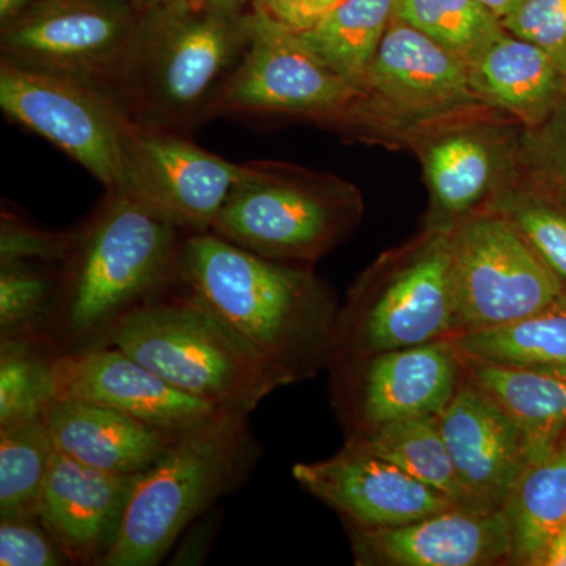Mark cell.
<instances>
[{"mask_svg":"<svg viewBox=\"0 0 566 566\" xmlns=\"http://www.w3.org/2000/svg\"><path fill=\"white\" fill-rule=\"evenodd\" d=\"M126 191L185 233L211 232L244 164L203 150L192 136L128 117L123 136Z\"/></svg>","mask_w":566,"mask_h":566,"instance_id":"cell-11","label":"cell"},{"mask_svg":"<svg viewBox=\"0 0 566 566\" xmlns=\"http://www.w3.org/2000/svg\"><path fill=\"white\" fill-rule=\"evenodd\" d=\"M43 417L62 453L117 475L144 474L178 433L74 398H55Z\"/></svg>","mask_w":566,"mask_h":566,"instance_id":"cell-20","label":"cell"},{"mask_svg":"<svg viewBox=\"0 0 566 566\" xmlns=\"http://www.w3.org/2000/svg\"><path fill=\"white\" fill-rule=\"evenodd\" d=\"M342 2H345V0H312L311 13L314 24L316 21L322 20L324 14L329 13L335 7L340 6Z\"/></svg>","mask_w":566,"mask_h":566,"instance_id":"cell-41","label":"cell"},{"mask_svg":"<svg viewBox=\"0 0 566 566\" xmlns=\"http://www.w3.org/2000/svg\"><path fill=\"white\" fill-rule=\"evenodd\" d=\"M512 527L513 558L543 565L566 527V446L535 458L505 505Z\"/></svg>","mask_w":566,"mask_h":566,"instance_id":"cell-23","label":"cell"},{"mask_svg":"<svg viewBox=\"0 0 566 566\" xmlns=\"http://www.w3.org/2000/svg\"><path fill=\"white\" fill-rule=\"evenodd\" d=\"M359 560L400 566H475L513 557L512 527L505 510L453 506L398 527L354 531Z\"/></svg>","mask_w":566,"mask_h":566,"instance_id":"cell-17","label":"cell"},{"mask_svg":"<svg viewBox=\"0 0 566 566\" xmlns=\"http://www.w3.org/2000/svg\"><path fill=\"white\" fill-rule=\"evenodd\" d=\"M465 365L472 382L490 394L526 431L534 460L549 452L554 438L566 427V370L475 359H465Z\"/></svg>","mask_w":566,"mask_h":566,"instance_id":"cell-22","label":"cell"},{"mask_svg":"<svg viewBox=\"0 0 566 566\" xmlns=\"http://www.w3.org/2000/svg\"><path fill=\"white\" fill-rule=\"evenodd\" d=\"M128 2L134 3V6L142 11H148L155 9V7L161 6V3L167 2V0H128Z\"/></svg>","mask_w":566,"mask_h":566,"instance_id":"cell-42","label":"cell"},{"mask_svg":"<svg viewBox=\"0 0 566 566\" xmlns=\"http://www.w3.org/2000/svg\"><path fill=\"white\" fill-rule=\"evenodd\" d=\"M452 345L465 359L566 370V308L558 303L517 322L455 335Z\"/></svg>","mask_w":566,"mask_h":566,"instance_id":"cell-25","label":"cell"},{"mask_svg":"<svg viewBox=\"0 0 566 566\" xmlns=\"http://www.w3.org/2000/svg\"><path fill=\"white\" fill-rule=\"evenodd\" d=\"M363 95L300 32L273 20L256 2L251 41L219 99L216 118L290 114L329 120Z\"/></svg>","mask_w":566,"mask_h":566,"instance_id":"cell-10","label":"cell"},{"mask_svg":"<svg viewBox=\"0 0 566 566\" xmlns=\"http://www.w3.org/2000/svg\"><path fill=\"white\" fill-rule=\"evenodd\" d=\"M0 107L10 120L61 148L106 191L125 185L129 115L114 96L61 74L0 62Z\"/></svg>","mask_w":566,"mask_h":566,"instance_id":"cell-9","label":"cell"},{"mask_svg":"<svg viewBox=\"0 0 566 566\" xmlns=\"http://www.w3.org/2000/svg\"><path fill=\"white\" fill-rule=\"evenodd\" d=\"M546 566H566V527L560 535L557 536L554 545L551 546L549 553L543 562Z\"/></svg>","mask_w":566,"mask_h":566,"instance_id":"cell-39","label":"cell"},{"mask_svg":"<svg viewBox=\"0 0 566 566\" xmlns=\"http://www.w3.org/2000/svg\"><path fill=\"white\" fill-rule=\"evenodd\" d=\"M59 354L48 335L0 337V427L44 415L57 398Z\"/></svg>","mask_w":566,"mask_h":566,"instance_id":"cell-28","label":"cell"},{"mask_svg":"<svg viewBox=\"0 0 566 566\" xmlns=\"http://www.w3.org/2000/svg\"><path fill=\"white\" fill-rule=\"evenodd\" d=\"M438 422L469 506L505 510L534 460L526 431L474 382L458 387Z\"/></svg>","mask_w":566,"mask_h":566,"instance_id":"cell-14","label":"cell"},{"mask_svg":"<svg viewBox=\"0 0 566 566\" xmlns=\"http://www.w3.org/2000/svg\"><path fill=\"white\" fill-rule=\"evenodd\" d=\"M256 0H167L145 11L120 104L134 120L188 136L216 118L251 41Z\"/></svg>","mask_w":566,"mask_h":566,"instance_id":"cell-3","label":"cell"},{"mask_svg":"<svg viewBox=\"0 0 566 566\" xmlns=\"http://www.w3.org/2000/svg\"><path fill=\"white\" fill-rule=\"evenodd\" d=\"M35 2L39 0H0V25L13 20Z\"/></svg>","mask_w":566,"mask_h":566,"instance_id":"cell-38","label":"cell"},{"mask_svg":"<svg viewBox=\"0 0 566 566\" xmlns=\"http://www.w3.org/2000/svg\"><path fill=\"white\" fill-rule=\"evenodd\" d=\"M59 285V266L0 263V337L48 335Z\"/></svg>","mask_w":566,"mask_h":566,"instance_id":"cell-30","label":"cell"},{"mask_svg":"<svg viewBox=\"0 0 566 566\" xmlns=\"http://www.w3.org/2000/svg\"><path fill=\"white\" fill-rule=\"evenodd\" d=\"M178 282L290 382L333 359L337 311L314 275L200 232L182 241Z\"/></svg>","mask_w":566,"mask_h":566,"instance_id":"cell-2","label":"cell"},{"mask_svg":"<svg viewBox=\"0 0 566 566\" xmlns=\"http://www.w3.org/2000/svg\"><path fill=\"white\" fill-rule=\"evenodd\" d=\"M480 2H482L495 18L502 20L510 11L515 10L523 0H480Z\"/></svg>","mask_w":566,"mask_h":566,"instance_id":"cell-40","label":"cell"},{"mask_svg":"<svg viewBox=\"0 0 566 566\" xmlns=\"http://www.w3.org/2000/svg\"><path fill=\"white\" fill-rule=\"evenodd\" d=\"M54 370L57 398L107 406L166 430H185L219 411L114 345L61 353Z\"/></svg>","mask_w":566,"mask_h":566,"instance_id":"cell-15","label":"cell"},{"mask_svg":"<svg viewBox=\"0 0 566 566\" xmlns=\"http://www.w3.org/2000/svg\"><path fill=\"white\" fill-rule=\"evenodd\" d=\"M365 91L409 114L447 111L475 95L468 63L397 17L376 51Z\"/></svg>","mask_w":566,"mask_h":566,"instance_id":"cell-19","label":"cell"},{"mask_svg":"<svg viewBox=\"0 0 566 566\" xmlns=\"http://www.w3.org/2000/svg\"><path fill=\"white\" fill-rule=\"evenodd\" d=\"M186 234L126 189H109L74 229L59 266L48 337L61 353L107 344L134 308L172 290Z\"/></svg>","mask_w":566,"mask_h":566,"instance_id":"cell-1","label":"cell"},{"mask_svg":"<svg viewBox=\"0 0 566 566\" xmlns=\"http://www.w3.org/2000/svg\"><path fill=\"white\" fill-rule=\"evenodd\" d=\"M427 175L438 203L457 214L485 192L493 175V159L486 145L475 137H447L428 151Z\"/></svg>","mask_w":566,"mask_h":566,"instance_id":"cell-31","label":"cell"},{"mask_svg":"<svg viewBox=\"0 0 566 566\" xmlns=\"http://www.w3.org/2000/svg\"><path fill=\"white\" fill-rule=\"evenodd\" d=\"M455 335L527 318L562 300V282L509 219L482 216L452 237Z\"/></svg>","mask_w":566,"mask_h":566,"instance_id":"cell-8","label":"cell"},{"mask_svg":"<svg viewBox=\"0 0 566 566\" xmlns=\"http://www.w3.org/2000/svg\"><path fill=\"white\" fill-rule=\"evenodd\" d=\"M455 329L452 238H438L376 296L338 318L333 359L431 344Z\"/></svg>","mask_w":566,"mask_h":566,"instance_id":"cell-12","label":"cell"},{"mask_svg":"<svg viewBox=\"0 0 566 566\" xmlns=\"http://www.w3.org/2000/svg\"><path fill=\"white\" fill-rule=\"evenodd\" d=\"M353 375V405L365 431L415 417L439 416L457 394L460 354L452 342L389 349L360 357Z\"/></svg>","mask_w":566,"mask_h":566,"instance_id":"cell-18","label":"cell"},{"mask_svg":"<svg viewBox=\"0 0 566 566\" xmlns=\"http://www.w3.org/2000/svg\"><path fill=\"white\" fill-rule=\"evenodd\" d=\"M144 13L128 0H39L0 25V62L84 82L120 103Z\"/></svg>","mask_w":566,"mask_h":566,"instance_id":"cell-6","label":"cell"},{"mask_svg":"<svg viewBox=\"0 0 566 566\" xmlns=\"http://www.w3.org/2000/svg\"><path fill=\"white\" fill-rule=\"evenodd\" d=\"M106 345L219 409L251 415L279 386L292 385L180 282L129 312Z\"/></svg>","mask_w":566,"mask_h":566,"instance_id":"cell-5","label":"cell"},{"mask_svg":"<svg viewBox=\"0 0 566 566\" xmlns=\"http://www.w3.org/2000/svg\"><path fill=\"white\" fill-rule=\"evenodd\" d=\"M65 554L39 517H0V565L61 566Z\"/></svg>","mask_w":566,"mask_h":566,"instance_id":"cell-34","label":"cell"},{"mask_svg":"<svg viewBox=\"0 0 566 566\" xmlns=\"http://www.w3.org/2000/svg\"><path fill=\"white\" fill-rule=\"evenodd\" d=\"M293 475L354 527L405 526L458 506L403 469L368 452L356 438L329 460L294 465Z\"/></svg>","mask_w":566,"mask_h":566,"instance_id":"cell-13","label":"cell"},{"mask_svg":"<svg viewBox=\"0 0 566 566\" xmlns=\"http://www.w3.org/2000/svg\"><path fill=\"white\" fill-rule=\"evenodd\" d=\"M55 452L43 416L0 427V517H39Z\"/></svg>","mask_w":566,"mask_h":566,"instance_id":"cell-27","label":"cell"},{"mask_svg":"<svg viewBox=\"0 0 566 566\" xmlns=\"http://www.w3.org/2000/svg\"><path fill=\"white\" fill-rule=\"evenodd\" d=\"M535 159L546 177L566 193V109L557 112L536 137Z\"/></svg>","mask_w":566,"mask_h":566,"instance_id":"cell-36","label":"cell"},{"mask_svg":"<svg viewBox=\"0 0 566 566\" xmlns=\"http://www.w3.org/2000/svg\"><path fill=\"white\" fill-rule=\"evenodd\" d=\"M395 17L465 63L502 29L501 20L480 0H398Z\"/></svg>","mask_w":566,"mask_h":566,"instance_id":"cell-29","label":"cell"},{"mask_svg":"<svg viewBox=\"0 0 566 566\" xmlns=\"http://www.w3.org/2000/svg\"><path fill=\"white\" fill-rule=\"evenodd\" d=\"M137 479L99 471L57 449L39 520L69 564L102 566L120 534Z\"/></svg>","mask_w":566,"mask_h":566,"instance_id":"cell-16","label":"cell"},{"mask_svg":"<svg viewBox=\"0 0 566 566\" xmlns=\"http://www.w3.org/2000/svg\"><path fill=\"white\" fill-rule=\"evenodd\" d=\"M398 0H345L301 32L307 46L335 73L364 91L376 51Z\"/></svg>","mask_w":566,"mask_h":566,"instance_id":"cell-24","label":"cell"},{"mask_svg":"<svg viewBox=\"0 0 566 566\" xmlns=\"http://www.w3.org/2000/svg\"><path fill=\"white\" fill-rule=\"evenodd\" d=\"M356 439L368 452L403 469L423 485L452 499L458 506L471 509L463 486L458 482L438 416L378 424Z\"/></svg>","mask_w":566,"mask_h":566,"instance_id":"cell-26","label":"cell"},{"mask_svg":"<svg viewBox=\"0 0 566 566\" xmlns=\"http://www.w3.org/2000/svg\"><path fill=\"white\" fill-rule=\"evenodd\" d=\"M512 222L558 281L566 282L565 216L547 205L523 202L513 208Z\"/></svg>","mask_w":566,"mask_h":566,"instance_id":"cell-35","label":"cell"},{"mask_svg":"<svg viewBox=\"0 0 566 566\" xmlns=\"http://www.w3.org/2000/svg\"><path fill=\"white\" fill-rule=\"evenodd\" d=\"M468 66L475 93L523 118L545 114L565 77L542 48L504 28L480 48Z\"/></svg>","mask_w":566,"mask_h":566,"instance_id":"cell-21","label":"cell"},{"mask_svg":"<svg viewBox=\"0 0 566 566\" xmlns=\"http://www.w3.org/2000/svg\"><path fill=\"white\" fill-rule=\"evenodd\" d=\"M256 461L248 412L219 409L178 431L137 479L120 534L102 566L161 564L189 524L248 482Z\"/></svg>","mask_w":566,"mask_h":566,"instance_id":"cell-4","label":"cell"},{"mask_svg":"<svg viewBox=\"0 0 566 566\" xmlns=\"http://www.w3.org/2000/svg\"><path fill=\"white\" fill-rule=\"evenodd\" d=\"M501 24L542 48L566 76V0H523Z\"/></svg>","mask_w":566,"mask_h":566,"instance_id":"cell-33","label":"cell"},{"mask_svg":"<svg viewBox=\"0 0 566 566\" xmlns=\"http://www.w3.org/2000/svg\"><path fill=\"white\" fill-rule=\"evenodd\" d=\"M348 193L275 163H248L211 232L282 262L314 260L352 219Z\"/></svg>","mask_w":566,"mask_h":566,"instance_id":"cell-7","label":"cell"},{"mask_svg":"<svg viewBox=\"0 0 566 566\" xmlns=\"http://www.w3.org/2000/svg\"><path fill=\"white\" fill-rule=\"evenodd\" d=\"M74 241L73 230H46L3 205L0 214V263L35 262L61 266Z\"/></svg>","mask_w":566,"mask_h":566,"instance_id":"cell-32","label":"cell"},{"mask_svg":"<svg viewBox=\"0 0 566 566\" xmlns=\"http://www.w3.org/2000/svg\"><path fill=\"white\" fill-rule=\"evenodd\" d=\"M273 20L294 32H304L314 25L311 13L312 0H256Z\"/></svg>","mask_w":566,"mask_h":566,"instance_id":"cell-37","label":"cell"}]
</instances>
